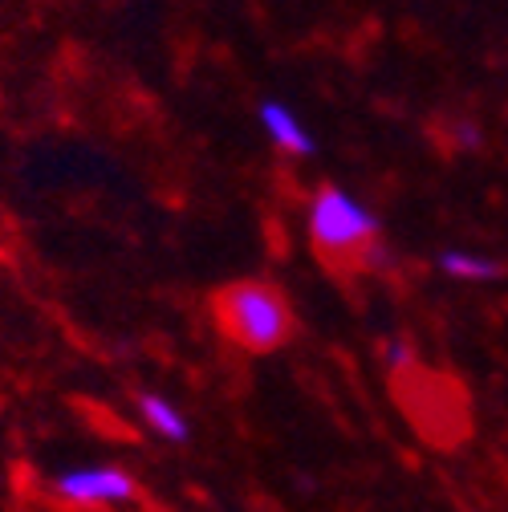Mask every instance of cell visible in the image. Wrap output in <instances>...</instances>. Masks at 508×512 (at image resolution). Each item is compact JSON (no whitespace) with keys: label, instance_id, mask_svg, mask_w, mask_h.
I'll return each mask as SVG.
<instances>
[{"label":"cell","instance_id":"1","mask_svg":"<svg viewBox=\"0 0 508 512\" xmlns=\"http://www.w3.org/2000/svg\"><path fill=\"white\" fill-rule=\"evenodd\" d=\"M216 322L248 354H269V350L285 346L293 334V313H289L285 297L261 281H240V285L220 289Z\"/></svg>","mask_w":508,"mask_h":512},{"label":"cell","instance_id":"2","mask_svg":"<svg viewBox=\"0 0 508 512\" xmlns=\"http://www.w3.org/2000/svg\"><path fill=\"white\" fill-rule=\"evenodd\" d=\"M309 236L317 244V252L330 256V261H354L370 240H378V220L370 208H362L350 191L342 187H322L313 196L309 208Z\"/></svg>","mask_w":508,"mask_h":512},{"label":"cell","instance_id":"3","mask_svg":"<svg viewBox=\"0 0 508 512\" xmlns=\"http://www.w3.org/2000/svg\"><path fill=\"white\" fill-rule=\"evenodd\" d=\"M139 496V484L131 472H122L114 464H98V468H70L53 476V500H61L66 508L78 512H106V508H122Z\"/></svg>","mask_w":508,"mask_h":512},{"label":"cell","instance_id":"4","mask_svg":"<svg viewBox=\"0 0 508 512\" xmlns=\"http://www.w3.org/2000/svg\"><path fill=\"white\" fill-rule=\"evenodd\" d=\"M261 126H265V135H269L281 151H289V155H313V151H317L313 135L305 131V122H301L285 102H277V98L261 102Z\"/></svg>","mask_w":508,"mask_h":512},{"label":"cell","instance_id":"5","mask_svg":"<svg viewBox=\"0 0 508 512\" xmlns=\"http://www.w3.org/2000/svg\"><path fill=\"white\" fill-rule=\"evenodd\" d=\"M139 415L147 423L151 435H159L163 443H183L187 439V419L175 403H167L163 395H139Z\"/></svg>","mask_w":508,"mask_h":512},{"label":"cell","instance_id":"6","mask_svg":"<svg viewBox=\"0 0 508 512\" xmlns=\"http://www.w3.org/2000/svg\"><path fill=\"white\" fill-rule=\"evenodd\" d=\"M439 269L448 273V277H456V281H492V277H500V273H504L496 261H488V256L460 252V248L443 252V256H439Z\"/></svg>","mask_w":508,"mask_h":512},{"label":"cell","instance_id":"7","mask_svg":"<svg viewBox=\"0 0 508 512\" xmlns=\"http://www.w3.org/2000/svg\"><path fill=\"white\" fill-rule=\"evenodd\" d=\"M358 265H362V269H374V273H387V269H391V252L383 248V240H370V244L362 248V256H358Z\"/></svg>","mask_w":508,"mask_h":512},{"label":"cell","instance_id":"8","mask_svg":"<svg viewBox=\"0 0 508 512\" xmlns=\"http://www.w3.org/2000/svg\"><path fill=\"white\" fill-rule=\"evenodd\" d=\"M383 358H387V366H395V370H403V366H411V358H415V350H411L407 342H391V346L383 350Z\"/></svg>","mask_w":508,"mask_h":512},{"label":"cell","instance_id":"9","mask_svg":"<svg viewBox=\"0 0 508 512\" xmlns=\"http://www.w3.org/2000/svg\"><path fill=\"white\" fill-rule=\"evenodd\" d=\"M452 139H456V147L476 151V147H480V131H476V122H460L456 131H452Z\"/></svg>","mask_w":508,"mask_h":512}]
</instances>
